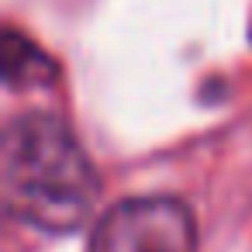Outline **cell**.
I'll return each mask as SVG.
<instances>
[{"instance_id":"obj_1","label":"cell","mask_w":252,"mask_h":252,"mask_svg":"<svg viewBox=\"0 0 252 252\" xmlns=\"http://www.w3.org/2000/svg\"><path fill=\"white\" fill-rule=\"evenodd\" d=\"M0 193L14 221L45 235H73L100 197V176L59 114H18L0 145Z\"/></svg>"},{"instance_id":"obj_2","label":"cell","mask_w":252,"mask_h":252,"mask_svg":"<svg viewBox=\"0 0 252 252\" xmlns=\"http://www.w3.org/2000/svg\"><path fill=\"white\" fill-rule=\"evenodd\" d=\"M87 252H197L193 214L176 197H128L100 214Z\"/></svg>"},{"instance_id":"obj_3","label":"cell","mask_w":252,"mask_h":252,"mask_svg":"<svg viewBox=\"0 0 252 252\" xmlns=\"http://www.w3.org/2000/svg\"><path fill=\"white\" fill-rule=\"evenodd\" d=\"M4 59H7V69H4V80H7V87L11 90H18V87H49L56 76H59V69H56V63L45 56V52H38L21 32H7V38H4Z\"/></svg>"}]
</instances>
